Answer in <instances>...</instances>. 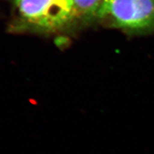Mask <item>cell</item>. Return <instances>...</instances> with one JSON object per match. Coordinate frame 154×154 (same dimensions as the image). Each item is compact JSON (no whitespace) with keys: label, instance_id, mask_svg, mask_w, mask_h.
Here are the masks:
<instances>
[{"label":"cell","instance_id":"cell-4","mask_svg":"<svg viewBox=\"0 0 154 154\" xmlns=\"http://www.w3.org/2000/svg\"><path fill=\"white\" fill-rule=\"evenodd\" d=\"M13 1H14V0H13Z\"/></svg>","mask_w":154,"mask_h":154},{"label":"cell","instance_id":"cell-2","mask_svg":"<svg viewBox=\"0 0 154 154\" xmlns=\"http://www.w3.org/2000/svg\"><path fill=\"white\" fill-rule=\"evenodd\" d=\"M22 24L40 31L61 29L75 19L72 0H14Z\"/></svg>","mask_w":154,"mask_h":154},{"label":"cell","instance_id":"cell-1","mask_svg":"<svg viewBox=\"0 0 154 154\" xmlns=\"http://www.w3.org/2000/svg\"><path fill=\"white\" fill-rule=\"evenodd\" d=\"M101 19L131 35H154V0H106Z\"/></svg>","mask_w":154,"mask_h":154},{"label":"cell","instance_id":"cell-3","mask_svg":"<svg viewBox=\"0 0 154 154\" xmlns=\"http://www.w3.org/2000/svg\"><path fill=\"white\" fill-rule=\"evenodd\" d=\"M106 0H72L75 19H101Z\"/></svg>","mask_w":154,"mask_h":154}]
</instances>
